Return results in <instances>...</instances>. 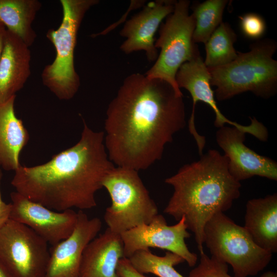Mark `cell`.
I'll return each instance as SVG.
<instances>
[{"label":"cell","instance_id":"cell-14","mask_svg":"<svg viewBox=\"0 0 277 277\" xmlns=\"http://www.w3.org/2000/svg\"><path fill=\"white\" fill-rule=\"evenodd\" d=\"M102 227L98 217L90 219L83 210H79L72 233L50 249L45 277H79L83 252Z\"/></svg>","mask_w":277,"mask_h":277},{"label":"cell","instance_id":"cell-23","mask_svg":"<svg viewBox=\"0 0 277 277\" xmlns=\"http://www.w3.org/2000/svg\"><path fill=\"white\" fill-rule=\"evenodd\" d=\"M127 259L132 266L142 274L152 273L159 277H185L174 267L184 262V260L170 251H166L164 256H158L149 249L140 250Z\"/></svg>","mask_w":277,"mask_h":277},{"label":"cell","instance_id":"cell-27","mask_svg":"<svg viewBox=\"0 0 277 277\" xmlns=\"http://www.w3.org/2000/svg\"><path fill=\"white\" fill-rule=\"evenodd\" d=\"M2 176L3 173L0 169V185ZM11 206V203L7 204L3 201L0 190V226L9 219Z\"/></svg>","mask_w":277,"mask_h":277},{"label":"cell","instance_id":"cell-3","mask_svg":"<svg viewBox=\"0 0 277 277\" xmlns=\"http://www.w3.org/2000/svg\"><path fill=\"white\" fill-rule=\"evenodd\" d=\"M200 156L199 160L183 165L165 179L173 192L164 210L177 221L185 217L200 253L204 252L205 225L216 213L231 208L240 196L241 187L230 174L224 154L210 149Z\"/></svg>","mask_w":277,"mask_h":277},{"label":"cell","instance_id":"cell-25","mask_svg":"<svg viewBox=\"0 0 277 277\" xmlns=\"http://www.w3.org/2000/svg\"><path fill=\"white\" fill-rule=\"evenodd\" d=\"M239 17L241 31L246 37L259 40L263 36L266 31V24L260 15L249 13Z\"/></svg>","mask_w":277,"mask_h":277},{"label":"cell","instance_id":"cell-13","mask_svg":"<svg viewBox=\"0 0 277 277\" xmlns=\"http://www.w3.org/2000/svg\"><path fill=\"white\" fill-rule=\"evenodd\" d=\"M246 134L235 127L227 126L216 132V141L228 159L230 174L240 182L254 176L276 181L277 163L246 146Z\"/></svg>","mask_w":277,"mask_h":277},{"label":"cell","instance_id":"cell-2","mask_svg":"<svg viewBox=\"0 0 277 277\" xmlns=\"http://www.w3.org/2000/svg\"><path fill=\"white\" fill-rule=\"evenodd\" d=\"M78 142L43 164L21 166L11 185L16 191L52 210H79L96 206L95 194L114 167L104 144V131H95L85 122Z\"/></svg>","mask_w":277,"mask_h":277},{"label":"cell","instance_id":"cell-22","mask_svg":"<svg viewBox=\"0 0 277 277\" xmlns=\"http://www.w3.org/2000/svg\"><path fill=\"white\" fill-rule=\"evenodd\" d=\"M227 0H207L194 3L190 8L192 10L195 27L192 39L195 43L205 44L213 32L222 22Z\"/></svg>","mask_w":277,"mask_h":277},{"label":"cell","instance_id":"cell-17","mask_svg":"<svg viewBox=\"0 0 277 277\" xmlns=\"http://www.w3.org/2000/svg\"><path fill=\"white\" fill-rule=\"evenodd\" d=\"M123 258L124 245L121 235L107 228L86 246L79 277H120L116 269Z\"/></svg>","mask_w":277,"mask_h":277},{"label":"cell","instance_id":"cell-4","mask_svg":"<svg viewBox=\"0 0 277 277\" xmlns=\"http://www.w3.org/2000/svg\"><path fill=\"white\" fill-rule=\"evenodd\" d=\"M277 49L274 39H260L250 44L246 52L238 51L236 58L223 66L208 68L210 84L219 101L229 100L245 92L268 99L277 92Z\"/></svg>","mask_w":277,"mask_h":277},{"label":"cell","instance_id":"cell-5","mask_svg":"<svg viewBox=\"0 0 277 277\" xmlns=\"http://www.w3.org/2000/svg\"><path fill=\"white\" fill-rule=\"evenodd\" d=\"M97 0H61V23L56 29H49L47 38L55 50L53 61L44 68L43 84L59 100H69L77 93L80 78L74 66V52L77 32L87 12L97 4Z\"/></svg>","mask_w":277,"mask_h":277},{"label":"cell","instance_id":"cell-8","mask_svg":"<svg viewBox=\"0 0 277 277\" xmlns=\"http://www.w3.org/2000/svg\"><path fill=\"white\" fill-rule=\"evenodd\" d=\"M190 5L188 0L175 1L173 11L160 26L159 36L154 45L161 49L160 53L145 73L149 78L167 82L180 93H182L175 80L179 69L200 55L192 39L195 21L192 13L189 14Z\"/></svg>","mask_w":277,"mask_h":277},{"label":"cell","instance_id":"cell-19","mask_svg":"<svg viewBox=\"0 0 277 277\" xmlns=\"http://www.w3.org/2000/svg\"><path fill=\"white\" fill-rule=\"evenodd\" d=\"M16 95L0 103V166L6 171H15L21 166L19 155L27 145L29 134L15 112Z\"/></svg>","mask_w":277,"mask_h":277},{"label":"cell","instance_id":"cell-15","mask_svg":"<svg viewBox=\"0 0 277 277\" xmlns=\"http://www.w3.org/2000/svg\"><path fill=\"white\" fill-rule=\"evenodd\" d=\"M175 1L156 0L148 3L143 10L126 22L120 35L126 38L120 46L126 54L143 50L149 62L158 56L154 36L162 21L174 9Z\"/></svg>","mask_w":277,"mask_h":277},{"label":"cell","instance_id":"cell-10","mask_svg":"<svg viewBox=\"0 0 277 277\" xmlns=\"http://www.w3.org/2000/svg\"><path fill=\"white\" fill-rule=\"evenodd\" d=\"M210 80L209 69L201 55L182 65L175 76L179 88L186 89L192 98V109L188 121V129L196 142L200 155L203 154L206 138L197 132L195 128V108L199 101L208 104L214 111L215 116L214 125L215 127L220 128L226 124L230 125L253 135L260 141L263 140L266 134V128L255 117L250 118V124L245 126L230 121L222 114L216 105L214 93L211 87Z\"/></svg>","mask_w":277,"mask_h":277},{"label":"cell","instance_id":"cell-30","mask_svg":"<svg viewBox=\"0 0 277 277\" xmlns=\"http://www.w3.org/2000/svg\"><path fill=\"white\" fill-rule=\"evenodd\" d=\"M260 277H277L276 272L268 271L262 274Z\"/></svg>","mask_w":277,"mask_h":277},{"label":"cell","instance_id":"cell-11","mask_svg":"<svg viewBox=\"0 0 277 277\" xmlns=\"http://www.w3.org/2000/svg\"><path fill=\"white\" fill-rule=\"evenodd\" d=\"M187 229L184 217L176 224L168 225L165 217L157 214L149 223L137 226L120 234L124 257L129 258L140 250L157 248L180 255L189 266L194 267L197 256L189 250L185 243V239L190 236Z\"/></svg>","mask_w":277,"mask_h":277},{"label":"cell","instance_id":"cell-16","mask_svg":"<svg viewBox=\"0 0 277 277\" xmlns=\"http://www.w3.org/2000/svg\"><path fill=\"white\" fill-rule=\"evenodd\" d=\"M29 47L6 28L0 57V103L16 95L30 77L31 54Z\"/></svg>","mask_w":277,"mask_h":277},{"label":"cell","instance_id":"cell-1","mask_svg":"<svg viewBox=\"0 0 277 277\" xmlns=\"http://www.w3.org/2000/svg\"><path fill=\"white\" fill-rule=\"evenodd\" d=\"M186 125L182 93L164 80L132 73L107 108L108 157L117 167L146 169L162 159L165 146Z\"/></svg>","mask_w":277,"mask_h":277},{"label":"cell","instance_id":"cell-31","mask_svg":"<svg viewBox=\"0 0 277 277\" xmlns=\"http://www.w3.org/2000/svg\"><path fill=\"white\" fill-rule=\"evenodd\" d=\"M5 27L4 25L0 22V29Z\"/></svg>","mask_w":277,"mask_h":277},{"label":"cell","instance_id":"cell-26","mask_svg":"<svg viewBox=\"0 0 277 277\" xmlns=\"http://www.w3.org/2000/svg\"><path fill=\"white\" fill-rule=\"evenodd\" d=\"M116 271L120 277H148L137 271L126 258L120 260Z\"/></svg>","mask_w":277,"mask_h":277},{"label":"cell","instance_id":"cell-29","mask_svg":"<svg viewBox=\"0 0 277 277\" xmlns=\"http://www.w3.org/2000/svg\"><path fill=\"white\" fill-rule=\"evenodd\" d=\"M6 28L5 27L0 29V57L1 56L3 46V39Z\"/></svg>","mask_w":277,"mask_h":277},{"label":"cell","instance_id":"cell-9","mask_svg":"<svg viewBox=\"0 0 277 277\" xmlns=\"http://www.w3.org/2000/svg\"><path fill=\"white\" fill-rule=\"evenodd\" d=\"M48 243L26 225L9 219L0 226V261L14 277H45Z\"/></svg>","mask_w":277,"mask_h":277},{"label":"cell","instance_id":"cell-20","mask_svg":"<svg viewBox=\"0 0 277 277\" xmlns=\"http://www.w3.org/2000/svg\"><path fill=\"white\" fill-rule=\"evenodd\" d=\"M41 7L37 0H0V22L30 47L36 38L32 24Z\"/></svg>","mask_w":277,"mask_h":277},{"label":"cell","instance_id":"cell-12","mask_svg":"<svg viewBox=\"0 0 277 277\" xmlns=\"http://www.w3.org/2000/svg\"><path fill=\"white\" fill-rule=\"evenodd\" d=\"M10 197L9 219L29 227L52 246L67 238L73 231L77 212L73 209L54 211L16 191L11 192Z\"/></svg>","mask_w":277,"mask_h":277},{"label":"cell","instance_id":"cell-6","mask_svg":"<svg viewBox=\"0 0 277 277\" xmlns=\"http://www.w3.org/2000/svg\"><path fill=\"white\" fill-rule=\"evenodd\" d=\"M111 200L104 219L108 228L121 234L137 226L149 223L157 214V207L151 197L138 171L114 166L103 183Z\"/></svg>","mask_w":277,"mask_h":277},{"label":"cell","instance_id":"cell-21","mask_svg":"<svg viewBox=\"0 0 277 277\" xmlns=\"http://www.w3.org/2000/svg\"><path fill=\"white\" fill-rule=\"evenodd\" d=\"M236 40L237 35L230 25L222 22L205 44L206 67H219L234 60L238 56L234 47Z\"/></svg>","mask_w":277,"mask_h":277},{"label":"cell","instance_id":"cell-28","mask_svg":"<svg viewBox=\"0 0 277 277\" xmlns=\"http://www.w3.org/2000/svg\"><path fill=\"white\" fill-rule=\"evenodd\" d=\"M0 277H14L1 261Z\"/></svg>","mask_w":277,"mask_h":277},{"label":"cell","instance_id":"cell-7","mask_svg":"<svg viewBox=\"0 0 277 277\" xmlns=\"http://www.w3.org/2000/svg\"><path fill=\"white\" fill-rule=\"evenodd\" d=\"M204 244L211 256L231 266L235 277L256 275L272 256L254 242L244 226L224 212L216 213L205 225Z\"/></svg>","mask_w":277,"mask_h":277},{"label":"cell","instance_id":"cell-24","mask_svg":"<svg viewBox=\"0 0 277 277\" xmlns=\"http://www.w3.org/2000/svg\"><path fill=\"white\" fill-rule=\"evenodd\" d=\"M228 265L203 252L200 253L199 264L191 270L189 277H235L228 274Z\"/></svg>","mask_w":277,"mask_h":277},{"label":"cell","instance_id":"cell-18","mask_svg":"<svg viewBox=\"0 0 277 277\" xmlns=\"http://www.w3.org/2000/svg\"><path fill=\"white\" fill-rule=\"evenodd\" d=\"M244 227L260 247L277 251L276 193L248 201Z\"/></svg>","mask_w":277,"mask_h":277}]
</instances>
